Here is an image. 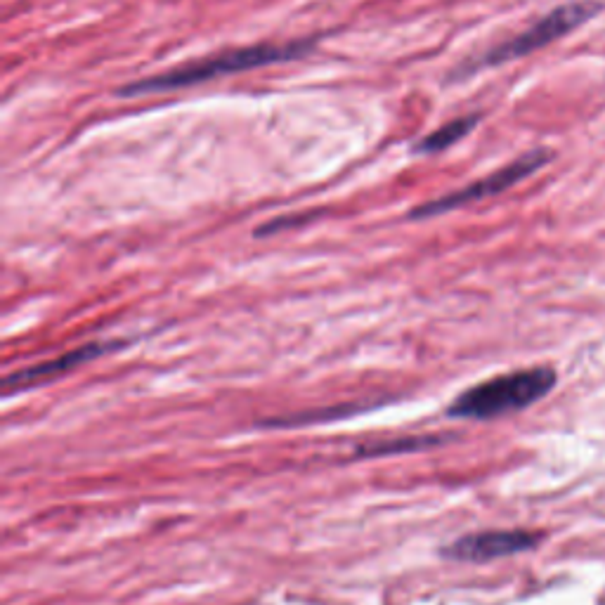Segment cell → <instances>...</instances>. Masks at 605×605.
<instances>
[{"mask_svg": "<svg viewBox=\"0 0 605 605\" xmlns=\"http://www.w3.org/2000/svg\"><path fill=\"white\" fill-rule=\"evenodd\" d=\"M317 38H303V41H289V43H256L244 45V48H232L218 55L204 57V60L180 64L164 74H156L142 81L128 83L119 90L121 97H138V95H152L164 93V90H178L199 86V83L213 81V78L239 74V71H249L258 67H270V64L291 62L298 57L308 55L315 50Z\"/></svg>", "mask_w": 605, "mask_h": 605, "instance_id": "1", "label": "cell"}, {"mask_svg": "<svg viewBox=\"0 0 605 605\" xmlns=\"http://www.w3.org/2000/svg\"><path fill=\"white\" fill-rule=\"evenodd\" d=\"M556 379L558 376L551 367H532L494 376L466 388L447 407V414L454 419H494V416L520 412L546 398L554 390Z\"/></svg>", "mask_w": 605, "mask_h": 605, "instance_id": "2", "label": "cell"}, {"mask_svg": "<svg viewBox=\"0 0 605 605\" xmlns=\"http://www.w3.org/2000/svg\"><path fill=\"white\" fill-rule=\"evenodd\" d=\"M601 10L596 3H587V0H580V3H568L556 8L549 15H544L539 22H535L530 29H525L523 34L513 36L511 41L499 43L490 48L483 55L476 57V60H468L464 67L457 69V76H473L478 69H487V67H499V64L520 60V57L530 55L539 48H546L549 43L558 41L570 31H575L577 26H582L584 22H589L596 12Z\"/></svg>", "mask_w": 605, "mask_h": 605, "instance_id": "3", "label": "cell"}, {"mask_svg": "<svg viewBox=\"0 0 605 605\" xmlns=\"http://www.w3.org/2000/svg\"><path fill=\"white\" fill-rule=\"evenodd\" d=\"M549 161H551L549 149H535V152L523 154L520 159L511 161V164H506L504 168H499V171L485 175L483 180L471 182V185L461 187L457 192L445 194V197L416 206L414 211L409 213V218L412 220L435 218V216H442V213L457 211V208H464L468 204H476V201L497 197V194H502L506 190H511L513 185H518L520 180L530 178L532 173H537L539 168L549 164Z\"/></svg>", "mask_w": 605, "mask_h": 605, "instance_id": "4", "label": "cell"}, {"mask_svg": "<svg viewBox=\"0 0 605 605\" xmlns=\"http://www.w3.org/2000/svg\"><path fill=\"white\" fill-rule=\"evenodd\" d=\"M542 542V535L532 530H483L464 535L440 549V556L457 563H487L497 558L525 554Z\"/></svg>", "mask_w": 605, "mask_h": 605, "instance_id": "5", "label": "cell"}, {"mask_svg": "<svg viewBox=\"0 0 605 605\" xmlns=\"http://www.w3.org/2000/svg\"><path fill=\"white\" fill-rule=\"evenodd\" d=\"M123 346H126L123 341H90V343H86V346H78L74 350H69V353L52 357V360H48V362L19 369V372H12L3 379L5 395L19 393V390H31V388L41 386V383L60 379V376L74 372V369L81 367V364L93 362V360H97V357L109 355L112 350H119Z\"/></svg>", "mask_w": 605, "mask_h": 605, "instance_id": "6", "label": "cell"}, {"mask_svg": "<svg viewBox=\"0 0 605 605\" xmlns=\"http://www.w3.org/2000/svg\"><path fill=\"white\" fill-rule=\"evenodd\" d=\"M450 440H452V435H438V433L405 435V438L379 440V442H369V445H364V447H357L355 457L357 459L395 457V454H409V452L431 450V447H440L442 442H450Z\"/></svg>", "mask_w": 605, "mask_h": 605, "instance_id": "7", "label": "cell"}, {"mask_svg": "<svg viewBox=\"0 0 605 605\" xmlns=\"http://www.w3.org/2000/svg\"><path fill=\"white\" fill-rule=\"evenodd\" d=\"M478 123H480V116L478 114L459 116V119L445 123V126H440L438 130H433L431 135H426V138L421 140L419 145H416V152H419V154L445 152V149H450L454 145V142L464 140L466 135L478 126Z\"/></svg>", "mask_w": 605, "mask_h": 605, "instance_id": "8", "label": "cell"}]
</instances>
